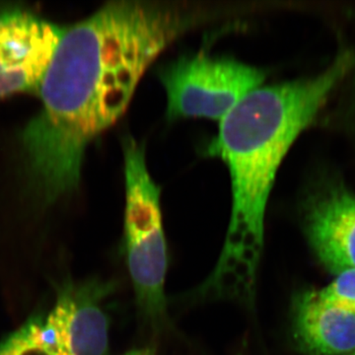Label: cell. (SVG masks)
<instances>
[{
  "label": "cell",
  "mask_w": 355,
  "mask_h": 355,
  "mask_svg": "<svg viewBox=\"0 0 355 355\" xmlns=\"http://www.w3.org/2000/svg\"><path fill=\"white\" fill-rule=\"evenodd\" d=\"M64 31L22 9L0 12V98L39 93Z\"/></svg>",
  "instance_id": "cell-6"
},
{
  "label": "cell",
  "mask_w": 355,
  "mask_h": 355,
  "mask_svg": "<svg viewBox=\"0 0 355 355\" xmlns=\"http://www.w3.org/2000/svg\"><path fill=\"white\" fill-rule=\"evenodd\" d=\"M113 284L92 279L65 282L46 317L30 320L35 340L53 355H108L107 299Z\"/></svg>",
  "instance_id": "cell-5"
},
{
  "label": "cell",
  "mask_w": 355,
  "mask_h": 355,
  "mask_svg": "<svg viewBox=\"0 0 355 355\" xmlns=\"http://www.w3.org/2000/svg\"><path fill=\"white\" fill-rule=\"evenodd\" d=\"M311 249L329 272L355 268V195L340 184L313 193L303 207Z\"/></svg>",
  "instance_id": "cell-7"
},
{
  "label": "cell",
  "mask_w": 355,
  "mask_h": 355,
  "mask_svg": "<svg viewBox=\"0 0 355 355\" xmlns=\"http://www.w3.org/2000/svg\"><path fill=\"white\" fill-rule=\"evenodd\" d=\"M0 355H53L40 345L33 336L31 323L28 320L21 328L7 336L0 343Z\"/></svg>",
  "instance_id": "cell-10"
},
{
  "label": "cell",
  "mask_w": 355,
  "mask_h": 355,
  "mask_svg": "<svg viewBox=\"0 0 355 355\" xmlns=\"http://www.w3.org/2000/svg\"><path fill=\"white\" fill-rule=\"evenodd\" d=\"M317 291L327 304L355 315V268L338 273L328 286Z\"/></svg>",
  "instance_id": "cell-9"
},
{
  "label": "cell",
  "mask_w": 355,
  "mask_h": 355,
  "mask_svg": "<svg viewBox=\"0 0 355 355\" xmlns=\"http://www.w3.org/2000/svg\"><path fill=\"white\" fill-rule=\"evenodd\" d=\"M123 355H157L156 350L153 347H139V349H133L128 350Z\"/></svg>",
  "instance_id": "cell-11"
},
{
  "label": "cell",
  "mask_w": 355,
  "mask_h": 355,
  "mask_svg": "<svg viewBox=\"0 0 355 355\" xmlns=\"http://www.w3.org/2000/svg\"><path fill=\"white\" fill-rule=\"evenodd\" d=\"M354 67L355 53H345L312 78L260 86L220 121L207 153L227 166L232 209L220 256L200 287L205 297L253 303L266 207L279 166Z\"/></svg>",
  "instance_id": "cell-2"
},
{
  "label": "cell",
  "mask_w": 355,
  "mask_h": 355,
  "mask_svg": "<svg viewBox=\"0 0 355 355\" xmlns=\"http://www.w3.org/2000/svg\"><path fill=\"white\" fill-rule=\"evenodd\" d=\"M123 161L125 261L140 314L153 326L160 327L167 316L165 282L168 268L161 191L147 167L144 144L125 137Z\"/></svg>",
  "instance_id": "cell-3"
},
{
  "label": "cell",
  "mask_w": 355,
  "mask_h": 355,
  "mask_svg": "<svg viewBox=\"0 0 355 355\" xmlns=\"http://www.w3.org/2000/svg\"><path fill=\"white\" fill-rule=\"evenodd\" d=\"M184 2L123 0L65 27L23 132L28 165L46 202L77 188L88 144L125 114L148 67L173 42L223 15Z\"/></svg>",
  "instance_id": "cell-1"
},
{
  "label": "cell",
  "mask_w": 355,
  "mask_h": 355,
  "mask_svg": "<svg viewBox=\"0 0 355 355\" xmlns=\"http://www.w3.org/2000/svg\"><path fill=\"white\" fill-rule=\"evenodd\" d=\"M158 74L167 95L168 118L219 121L266 77L259 67L207 53L178 58Z\"/></svg>",
  "instance_id": "cell-4"
},
{
  "label": "cell",
  "mask_w": 355,
  "mask_h": 355,
  "mask_svg": "<svg viewBox=\"0 0 355 355\" xmlns=\"http://www.w3.org/2000/svg\"><path fill=\"white\" fill-rule=\"evenodd\" d=\"M354 355H355V354Z\"/></svg>",
  "instance_id": "cell-12"
},
{
  "label": "cell",
  "mask_w": 355,
  "mask_h": 355,
  "mask_svg": "<svg viewBox=\"0 0 355 355\" xmlns=\"http://www.w3.org/2000/svg\"><path fill=\"white\" fill-rule=\"evenodd\" d=\"M291 316L292 336L303 354H355V315L327 304L317 291L295 294Z\"/></svg>",
  "instance_id": "cell-8"
}]
</instances>
